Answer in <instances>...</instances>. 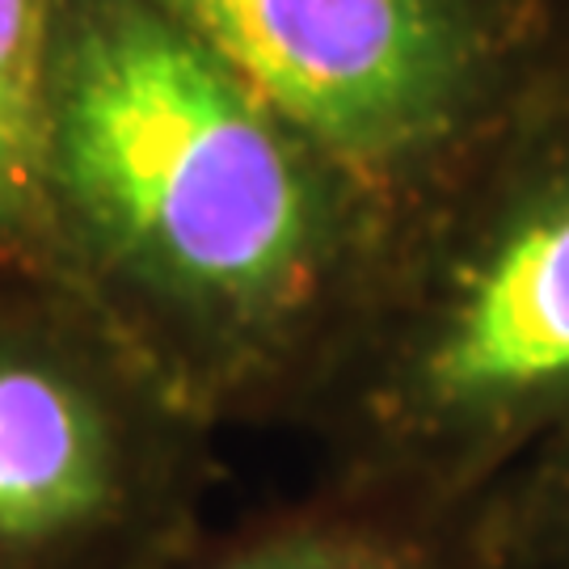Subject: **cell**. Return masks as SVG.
I'll use <instances>...</instances> for the list:
<instances>
[{
    "mask_svg": "<svg viewBox=\"0 0 569 569\" xmlns=\"http://www.w3.org/2000/svg\"><path fill=\"white\" fill-rule=\"evenodd\" d=\"M47 190L68 296L207 427L305 422L388 216L157 0H63Z\"/></svg>",
    "mask_w": 569,
    "mask_h": 569,
    "instance_id": "obj_1",
    "label": "cell"
},
{
    "mask_svg": "<svg viewBox=\"0 0 569 569\" xmlns=\"http://www.w3.org/2000/svg\"><path fill=\"white\" fill-rule=\"evenodd\" d=\"M569 427V68L388 228L300 430L326 486L465 510Z\"/></svg>",
    "mask_w": 569,
    "mask_h": 569,
    "instance_id": "obj_2",
    "label": "cell"
},
{
    "mask_svg": "<svg viewBox=\"0 0 569 569\" xmlns=\"http://www.w3.org/2000/svg\"><path fill=\"white\" fill-rule=\"evenodd\" d=\"M388 216L569 68V0H157Z\"/></svg>",
    "mask_w": 569,
    "mask_h": 569,
    "instance_id": "obj_3",
    "label": "cell"
},
{
    "mask_svg": "<svg viewBox=\"0 0 569 569\" xmlns=\"http://www.w3.org/2000/svg\"><path fill=\"white\" fill-rule=\"evenodd\" d=\"M216 435L84 305L0 291V569H152L207 528Z\"/></svg>",
    "mask_w": 569,
    "mask_h": 569,
    "instance_id": "obj_4",
    "label": "cell"
},
{
    "mask_svg": "<svg viewBox=\"0 0 569 569\" xmlns=\"http://www.w3.org/2000/svg\"><path fill=\"white\" fill-rule=\"evenodd\" d=\"M152 569H481L472 507L427 510L317 486L283 507L203 528Z\"/></svg>",
    "mask_w": 569,
    "mask_h": 569,
    "instance_id": "obj_5",
    "label": "cell"
},
{
    "mask_svg": "<svg viewBox=\"0 0 569 569\" xmlns=\"http://www.w3.org/2000/svg\"><path fill=\"white\" fill-rule=\"evenodd\" d=\"M60 26L63 0H0V291L68 296L47 190Z\"/></svg>",
    "mask_w": 569,
    "mask_h": 569,
    "instance_id": "obj_6",
    "label": "cell"
},
{
    "mask_svg": "<svg viewBox=\"0 0 569 569\" xmlns=\"http://www.w3.org/2000/svg\"><path fill=\"white\" fill-rule=\"evenodd\" d=\"M472 528L493 569H569V427L472 502Z\"/></svg>",
    "mask_w": 569,
    "mask_h": 569,
    "instance_id": "obj_7",
    "label": "cell"
},
{
    "mask_svg": "<svg viewBox=\"0 0 569 569\" xmlns=\"http://www.w3.org/2000/svg\"><path fill=\"white\" fill-rule=\"evenodd\" d=\"M477 549H481V545H477ZM481 569H493V566H489V561H486V557H481Z\"/></svg>",
    "mask_w": 569,
    "mask_h": 569,
    "instance_id": "obj_8",
    "label": "cell"
}]
</instances>
